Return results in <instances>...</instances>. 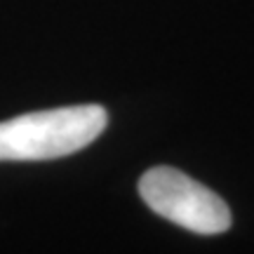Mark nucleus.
Here are the masks:
<instances>
[{
    "instance_id": "nucleus-1",
    "label": "nucleus",
    "mask_w": 254,
    "mask_h": 254,
    "mask_svg": "<svg viewBox=\"0 0 254 254\" xmlns=\"http://www.w3.org/2000/svg\"><path fill=\"white\" fill-rule=\"evenodd\" d=\"M109 125L99 104L26 113L0 123V160H52L90 146Z\"/></svg>"
},
{
    "instance_id": "nucleus-2",
    "label": "nucleus",
    "mask_w": 254,
    "mask_h": 254,
    "mask_svg": "<svg viewBox=\"0 0 254 254\" xmlns=\"http://www.w3.org/2000/svg\"><path fill=\"white\" fill-rule=\"evenodd\" d=\"M139 195L155 214L200 236L231 228V209L214 190L174 167H153L141 177Z\"/></svg>"
}]
</instances>
